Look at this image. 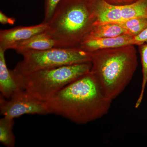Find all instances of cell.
<instances>
[{"label":"cell","mask_w":147,"mask_h":147,"mask_svg":"<svg viewBox=\"0 0 147 147\" xmlns=\"http://www.w3.org/2000/svg\"><path fill=\"white\" fill-rule=\"evenodd\" d=\"M112 101L102 92L90 71L67 85L45 103L50 114L85 124L107 115Z\"/></svg>","instance_id":"6da1fadb"},{"label":"cell","mask_w":147,"mask_h":147,"mask_svg":"<svg viewBox=\"0 0 147 147\" xmlns=\"http://www.w3.org/2000/svg\"><path fill=\"white\" fill-rule=\"evenodd\" d=\"M93 74L105 96L113 100L133 78L138 65L134 45L102 49L92 52Z\"/></svg>","instance_id":"7a4b0ae2"},{"label":"cell","mask_w":147,"mask_h":147,"mask_svg":"<svg viewBox=\"0 0 147 147\" xmlns=\"http://www.w3.org/2000/svg\"><path fill=\"white\" fill-rule=\"evenodd\" d=\"M95 22L91 0H61L47 23L46 32L59 47H79Z\"/></svg>","instance_id":"3957f363"},{"label":"cell","mask_w":147,"mask_h":147,"mask_svg":"<svg viewBox=\"0 0 147 147\" xmlns=\"http://www.w3.org/2000/svg\"><path fill=\"white\" fill-rule=\"evenodd\" d=\"M92 66L91 62L69 65L24 75L12 71L22 90L45 102L67 85L90 71Z\"/></svg>","instance_id":"277c9868"},{"label":"cell","mask_w":147,"mask_h":147,"mask_svg":"<svg viewBox=\"0 0 147 147\" xmlns=\"http://www.w3.org/2000/svg\"><path fill=\"white\" fill-rule=\"evenodd\" d=\"M22 61L13 71L27 74L38 70L86 63L91 62L92 53L79 47H53L41 51H27L21 54Z\"/></svg>","instance_id":"5b68a950"},{"label":"cell","mask_w":147,"mask_h":147,"mask_svg":"<svg viewBox=\"0 0 147 147\" xmlns=\"http://www.w3.org/2000/svg\"><path fill=\"white\" fill-rule=\"evenodd\" d=\"M1 95L0 110L4 117L14 119L24 115L50 114L45 102L38 100L25 90L13 95L8 100Z\"/></svg>","instance_id":"8992f818"},{"label":"cell","mask_w":147,"mask_h":147,"mask_svg":"<svg viewBox=\"0 0 147 147\" xmlns=\"http://www.w3.org/2000/svg\"><path fill=\"white\" fill-rule=\"evenodd\" d=\"M48 28L47 23L30 26L16 27L8 30L0 31V48L4 50L18 42L29 39L34 36L44 32Z\"/></svg>","instance_id":"52a82bcc"},{"label":"cell","mask_w":147,"mask_h":147,"mask_svg":"<svg viewBox=\"0 0 147 147\" xmlns=\"http://www.w3.org/2000/svg\"><path fill=\"white\" fill-rule=\"evenodd\" d=\"M129 45H138L134 40V36L125 34L115 37L85 39L81 42L79 47L92 53L102 49L117 48Z\"/></svg>","instance_id":"ba28073f"},{"label":"cell","mask_w":147,"mask_h":147,"mask_svg":"<svg viewBox=\"0 0 147 147\" xmlns=\"http://www.w3.org/2000/svg\"><path fill=\"white\" fill-rule=\"evenodd\" d=\"M95 26L107 23H119L123 21L121 6L112 5L104 0H91Z\"/></svg>","instance_id":"9c48e42d"},{"label":"cell","mask_w":147,"mask_h":147,"mask_svg":"<svg viewBox=\"0 0 147 147\" xmlns=\"http://www.w3.org/2000/svg\"><path fill=\"white\" fill-rule=\"evenodd\" d=\"M53 47H59L57 41L46 31L34 36L11 47L19 54L27 51H41Z\"/></svg>","instance_id":"30bf717a"},{"label":"cell","mask_w":147,"mask_h":147,"mask_svg":"<svg viewBox=\"0 0 147 147\" xmlns=\"http://www.w3.org/2000/svg\"><path fill=\"white\" fill-rule=\"evenodd\" d=\"M0 48V91L1 95L7 99L22 90L13 76L12 70L7 68L5 53Z\"/></svg>","instance_id":"8fae6325"},{"label":"cell","mask_w":147,"mask_h":147,"mask_svg":"<svg viewBox=\"0 0 147 147\" xmlns=\"http://www.w3.org/2000/svg\"><path fill=\"white\" fill-rule=\"evenodd\" d=\"M125 34H128V32L119 23H107L94 26L85 39L115 37Z\"/></svg>","instance_id":"7c38bea8"},{"label":"cell","mask_w":147,"mask_h":147,"mask_svg":"<svg viewBox=\"0 0 147 147\" xmlns=\"http://www.w3.org/2000/svg\"><path fill=\"white\" fill-rule=\"evenodd\" d=\"M123 20L132 18H147V0H137L128 5L121 6Z\"/></svg>","instance_id":"4fadbf2b"},{"label":"cell","mask_w":147,"mask_h":147,"mask_svg":"<svg viewBox=\"0 0 147 147\" xmlns=\"http://www.w3.org/2000/svg\"><path fill=\"white\" fill-rule=\"evenodd\" d=\"M14 124V119L3 116L0 119V142L5 146H15V136L13 132Z\"/></svg>","instance_id":"5bb4252c"},{"label":"cell","mask_w":147,"mask_h":147,"mask_svg":"<svg viewBox=\"0 0 147 147\" xmlns=\"http://www.w3.org/2000/svg\"><path fill=\"white\" fill-rule=\"evenodd\" d=\"M119 24L126 30L128 35L134 37L147 28V18H130L123 20Z\"/></svg>","instance_id":"9a60e30c"},{"label":"cell","mask_w":147,"mask_h":147,"mask_svg":"<svg viewBox=\"0 0 147 147\" xmlns=\"http://www.w3.org/2000/svg\"><path fill=\"white\" fill-rule=\"evenodd\" d=\"M139 46L142 65V81L140 94L135 103L136 108H139L142 103L147 84V43H144Z\"/></svg>","instance_id":"2e32d148"},{"label":"cell","mask_w":147,"mask_h":147,"mask_svg":"<svg viewBox=\"0 0 147 147\" xmlns=\"http://www.w3.org/2000/svg\"><path fill=\"white\" fill-rule=\"evenodd\" d=\"M61 0H44V19L43 22L47 23L50 21L55 9Z\"/></svg>","instance_id":"e0dca14e"},{"label":"cell","mask_w":147,"mask_h":147,"mask_svg":"<svg viewBox=\"0 0 147 147\" xmlns=\"http://www.w3.org/2000/svg\"><path fill=\"white\" fill-rule=\"evenodd\" d=\"M134 40L137 42L138 46L147 43V28L140 34L134 36Z\"/></svg>","instance_id":"ac0fdd59"},{"label":"cell","mask_w":147,"mask_h":147,"mask_svg":"<svg viewBox=\"0 0 147 147\" xmlns=\"http://www.w3.org/2000/svg\"><path fill=\"white\" fill-rule=\"evenodd\" d=\"M104 1L112 5L124 6L131 4L137 0H104Z\"/></svg>","instance_id":"d6986e66"},{"label":"cell","mask_w":147,"mask_h":147,"mask_svg":"<svg viewBox=\"0 0 147 147\" xmlns=\"http://www.w3.org/2000/svg\"><path fill=\"white\" fill-rule=\"evenodd\" d=\"M16 21V19L13 17H8L2 11H0V23L3 25L8 24L13 25Z\"/></svg>","instance_id":"ffe728a7"}]
</instances>
